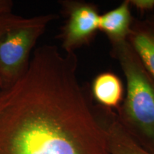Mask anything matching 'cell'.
<instances>
[{"label":"cell","instance_id":"obj_1","mask_svg":"<svg viewBox=\"0 0 154 154\" xmlns=\"http://www.w3.org/2000/svg\"><path fill=\"white\" fill-rule=\"evenodd\" d=\"M77 70L75 52L35 49L25 74L0 91V154H111Z\"/></svg>","mask_w":154,"mask_h":154},{"label":"cell","instance_id":"obj_2","mask_svg":"<svg viewBox=\"0 0 154 154\" xmlns=\"http://www.w3.org/2000/svg\"><path fill=\"white\" fill-rule=\"evenodd\" d=\"M110 43L111 54L126 80V95L116 109L117 118L141 147L154 153V79L127 40Z\"/></svg>","mask_w":154,"mask_h":154},{"label":"cell","instance_id":"obj_3","mask_svg":"<svg viewBox=\"0 0 154 154\" xmlns=\"http://www.w3.org/2000/svg\"><path fill=\"white\" fill-rule=\"evenodd\" d=\"M58 18L56 14L26 18L10 12L0 16V91L25 74L38 38Z\"/></svg>","mask_w":154,"mask_h":154},{"label":"cell","instance_id":"obj_4","mask_svg":"<svg viewBox=\"0 0 154 154\" xmlns=\"http://www.w3.org/2000/svg\"><path fill=\"white\" fill-rule=\"evenodd\" d=\"M59 3L66 21L58 38L65 53L75 52L91 43L99 31V9L94 4L84 1L67 0Z\"/></svg>","mask_w":154,"mask_h":154},{"label":"cell","instance_id":"obj_5","mask_svg":"<svg viewBox=\"0 0 154 154\" xmlns=\"http://www.w3.org/2000/svg\"><path fill=\"white\" fill-rule=\"evenodd\" d=\"M92 109L104 134L111 154H154L144 149L128 134L112 109L98 104L92 105Z\"/></svg>","mask_w":154,"mask_h":154},{"label":"cell","instance_id":"obj_6","mask_svg":"<svg viewBox=\"0 0 154 154\" xmlns=\"http://www.w3.org/2000/svg\"><path fill=\"white\" fill-rule=\"evenodd\" d=\"M127 41L154 79V29L146 19L134 18Z\"/></svg>","mask_w":154,"mask_h":154},{"label":"cell","instance_id":"obj_7","mask_svg":"<svg viewBox=\"0 0 154 154\" xmlns=\"http://www.w3.org/2000/svg\"><path fill=\"white\" fill-rule=\"evenodd\" d=\"M130 9L129 0H125L112 10L100 15L99 30L110 42L127 40L134 20Z\"/></svg>","mask_w":154,"mask_h":154},{"label":"cell","instance_id":"obj_8","mask_svg":"<svg viewBox=\"0 0 154 154\" xmlns=\"http://www.w3.org/2000/svg\"><path fill=\"white\" fill-rule=\"evenodd\" d=\"M91 93L98 105L114 110L120 106L124 100V85L114 73L104 72L94 79Z\"/></svg>","mask_w":154,"mask_h":154},{"label":"cell","instance_id":"obj_9","mask_svg":"<svg viewBox=\"0 0 154 154\" xmlns=\"http://www.w3.org/2000/svg\"><path fill=\"white\" fill-rule=\"evenodd\" d=\"M129 2L141 14L154 11V0H129Z\"/></svg>","mask_w":154,"mask_h":154},{"label":"cell","instance_id":"obj_10","mask_svg":"<svg viewBox=\"0 0 154 154\" xmlns=\"http://www.w3.org/2000/svg\"><path fill=\"white\" fill-rule=\"evenodd\" d=\"M13 2L11 0H0V16L11 12Z\"/></svg>","mask_w":154,"mask_h":154},{"label":"cell","instance_id":"obj_11","mask_svg":"<svg viewBox=\"0 0 154 154\" xmlns=\"http://www.w3.org/2000/svg\"><path fill=\"white\" fill-rule=\"evenodd\" d=\"M146 20L147 21V22L149 23V24L154 29V11H153V14L150 15V16L148 17Z\"/></svg>","mask_w":154,"mask_h":154}]
</instances>
